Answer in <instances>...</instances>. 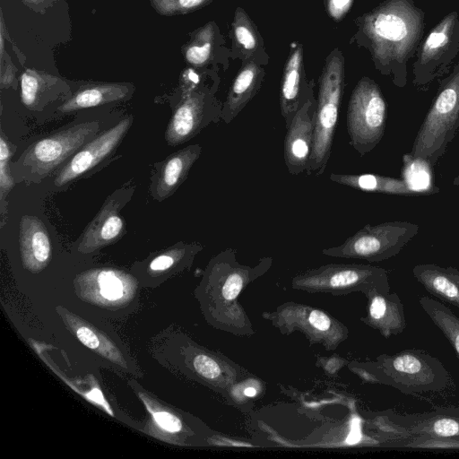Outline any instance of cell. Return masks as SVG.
<instances>
[{"label": "cell", "mask_w": 459, "mask_h": 459, "mask_svg": "<svg viewBox=\"0 0 459 459\" xmlns=\"http://www.w3.org/2000/svg\"><path fill=\"white\" fill-rule=\"evenodd\" d=\"M353 40L368 49L376 69L399 88L407 84L408 62L423 39L425 13L413 0H385L355 20Z\"/></svg>", "instance_id": "6da1fadb"}, {"label": "cell", "mask_w": 459, "mask_h": 459, "mask_svg": "<svg viewBox=\"0 0 459 459\" xmlns=\"http://www.w3.org/2000/svg\"><path fill=\"white\" fill-rule=\"evenodd\" d=\"M316 100L312 94L296 112L283 144V158L290 174L307 172L313 151Z\"/></svg>", "instance_id": "5bb4252c"}, {"label": "cell", "mask_w": 459, "mask_h": 459, "mask_svg": "<svg viewBox=\"0 0 459 459\" xmlns=\"http://www.w3.org/2000/svg\"><path fill=\"white\" fill-rule=\"evenodd\" d=\"M216 88L196 89L185 97L176 108L166 131L171 146L181 144L212 123L221 120L223 102L214 97Z\"/></svg>", "instance_id": "4fadbf2b"}, {"label": "cell", "mask_w": 459, "mask_h": 459, "mask_svg": "<svg viewBox=\"0 0 459 459\" xmlns=\"http://www.w3.org/2000/svg\"><path fill=\"white\" fill-rule=\"evenodd\" d=\"M99 129L98 122H84L40 139L31 144L19 161L32 178L51 173L68 156L77 151Z\"/></svg>", "instance_id": "8fae6325"}, {"label": "cell", "mask_w": 459, "mask_h": 459, "mask_svg": "<svg viewBox=\"0 0 459 459\" xmlns=\"http://www.w3.org/2000/svg\"><path fill=\"white\" fill-rule=\"evenodd\" d=\"M382 446L392 448L459 449V436H410L394 439H387Z\"/></svg>", "instance_id": "f546056e"}, {"label": "cell", "mask_w": 459, "mask_h": 459, "mask_svg": "<svg viewBox=\"0 0 459 459\" xmlns=\"http://www.w3.org/2000/svg\"><path fill=\"white\" fill-rule=\"evenodd\" d=\"M433 165L421 157L410 153L403 156L402 179L417 195H428L439 192L433 181Z\"/></svg>", "instance_id": "d4e9b609"}, {"label": "cell", "mask_w": 459, "mask_h": 459, "mask_svg": "<svg viewBox=\"0 0 459 459\" xmlns=\"http://www.w3.org/2000/svg\"><path fill=\"white\" fill-rule=\"evenodd\" d=\"M262 318L281 334L299 332L310 345H321L334 351L349 337L348 327L327 311L307 304L287 301L272 311H264Z\"/></svg>", "instance_id": "52a82bcc"}, {"label": "cell", "mask_w": 459, "mask_h": 459, "mask_svg": "<svg viewBox=\"0 0 459 459\" xmlns=\"http://www.w3.org/2000/svg\"><path fill=\"white\" fill-rule=\"evenodd\" d=\"M56 82V78L45 77L37 72L27 70L21 76L22 103L30 109H40L48 102L45 93Z\"/></svg>", "instance_id": "83f0119b"}, {"label": "cell", "mask_w": 459, "mask_h": 459, "mask_svg": "<svg viewBox=\"0 0 459 459\" xmlns=\"http://www.w3.org/2000/svg\"><path fill=\"white\" fill-rule=\"evenodd\" d=\"M157 424L169 432H178L182 429L180 420L175 415L162 411H152L149 410Z\"/></svg>", "instance_id": "836d02e7"}, {"label": "cell", "mask_w": 459, "mask_h": 459, "mask_svg": "<svg viewBox=\"0 0 459 459\" xmlns=\"http://www.w3.org/2000/svg\"><path fill=\"white\" fill-rule=\"evenodd\" d=\"M416 281L431 295L459 307V270L436 264H420L413 267Z\"/></svg>", "instance_id": "44dd1931"}, {"label": "cell", "mask_w": 459, "mask_h": 459, "mask_svg": "<svg viewBox=\"0 0 459 459\" xmlns=\"http://www.w3.org/2000/svg\"><path fill=\"white\" fill-rule=\"evenodd\" d=\"M215 30L212 22L202 27L184 49L186 62L194 66L208 64L213 52Z\"/></svg>", "instance_id": "f1b7e54d"}, {"label": "cell", "mask_w": 459, "mask_h": 459, "mask_svg": "<svg viewBox=\"0 0 459 459\" xmlns=\"http://www.w3.org/2000/svg\"><path fill=\"white\" fill-rule=\"evenodd\" d=\"M128 117L81 148L55 178V185L64 186L82 176L107 157L119 143L131 126Z\"/></svg>", "instance_id": "9a60e30c"}, {"label": "cell", "mask_w": 459, "mask_h": 459, "mask_svg": "<svg viewBox=\"0 0 459 459\" xmlns=\"http://www.w3.org/2000/svg\"><path fill=\"white\" fill-rule=\"evenodd\" d=\"M419 303L448 340L459 359V317L442 302L427 296L420 297Z\"/></svg>", "instance_id": "484cf974"}, {"label": "cell", "mask_w": 459, "mask_h": 459, "mask_svg": "<svg viewBox=\"0 0 459 459\" xmlns=\"http://www.w3.org/2000/svg\"><path fill=\"white\" fill-rule=\"evenodd\" d=\"M419 225L409 221L367 224L342 245L322 250L325 255L381 262L398 255L419 232Z\"/></svg>", "instance_id": "9c48e42d"}, {"label": "cell", "mask_w": 459, "mask_h": 459, "mask_svg": "<svg viewBox=\"0 0 459 459\" xmlns=\"http://www.w3.org/2000/svg\"><path fill=\"white\" fill-rule=\"evenodd\" d=\"M260 389L261 388H256L255 385H250L244 389V395L247 398H253L257 394Z\"/></svg>", "instance_id": "8d00e7d4"}, {"label": "cell", "mask_w": 459, "mask_h": 459, "mask_svg": "<svg viewBox=\"0 0 459 459\" xmlns=\"http://www.w3.org/2000/svg\"><path fill=\"white\" fill-rule=\"evenodd\" d=\"M233 39L236 47L245 57H251L264 48L263 39L256 26L241 8L235 11L232 22Z\"/></svg>", "instance_id": "4316f807"}, {"label": "cell", "mask_w": 459, "mask_h": 459, "mask_svg": "<svg viewBox=\"0 0 459 459\" xmlns=\"http://www.w3.org/2000/svg\"><path fill=\"white\" fill-rule=\"evenodd\" d=\"M459 128V61L439 80L432 105L414 139L411 154L433 166L445 153Z\"/></svg>", "instance_id": "277c9868"}, {"label": "cell", "mask_w": 459, "mask_h": 459, "mask_svg": "<svg viewBox=\"0 0 459 459\" xmlns=\"http://www.w3.org/2000/svg\"><path fill=\"white\" fill-rule=\"evenodd\" d=\"M100 294L109 299L116 300L123 295V283L120 277L113 271H101L97 276Z\"/></svg>", "instance_id": "d6a6232c"}, {"label": "cell", "mask_w": 459, "mask_h": 459, "mask_svg": "<svg viewBox=\"0 0 459 459\" xmlns=\"http://www.w3.org/2000/svg\"><path fill=\"white\" fill-rule=\"evenodd\" d=\"M20 250L23 264L30 271L41 270L51 255V242L39 217L24 215L20 223Z\"/></svg>", "instance_id": "d6986e66"}, {"label": "cell", "mask_w": 459, "mask_h": 459, "mask_svg": "<svg viewBox=\"0 0 459 459\" xmlns=\"http://www.w3.org/2000/svg\"><path fill=\"white\" fill-rule=\"evenodd\" d=\"M376 424L387 439L410 436H459V407L438 408L421 413H381Z\"/></svg>", "instance_id": "7c38bea8"}, {"label": "cell", "mask_w": 459, "mask_h": 459, "mask_svg": "<svg viewBox=\"0 0 459 459\" xmlns=\"http://www.w3.org/2000/svg\"><path fill=\"white\" fill-rule=\"evenodd\" d=\"M273 264L264 256L253 266L237 260L236 249L226 248L210 261L204 277L205 314L218 330L238 337H249L255 331L239 301L242 291L266 273Z\"/></svg>", "instance_id": "7a4b0ae2"}, {"label": "cell", "mask_w": 459, "mask_h": 459, "mask_svg": "<svg viewBox=\"0 0 459 459\" xmlns=\"http://www.w3.org/2000/svg\"><path fill=\"white\" fill-rule=\"evenodd\" d=\"M156 10L162 14H182L202 7L212 0H152Z\"/></svg>", "instance_id": "4dcf8cb0"}, {"label": "cell", "mask_w": 459, "mask_h": 459, "mask_svg": "<svg viewBox=\"0 0 459 459\" xmlns=\"http://www.w3.org/2000/svg\"><path fill=\"white\" fill-rule=\"evenodd\" d=\"M459 53V13L453 11L436 24L420 42L412 65V84L421 91L450 74Z\"/></svg>", "instance_id": "30bf717a"}, {"label": "cell", "mask_w": 459, "mask_h": 459, "mask_svg": "<svg viewBox=\"0 0 459 459\" xmlns=\"http://www.w3.org/2000/svg\"><path fill=\"white\" fill-rule=\"evenodd\" d=\"M313 82H306L303 47L297 43L286 61L281 84L280 107L286 128L296 112L313 94Z\"/></svg>", "instance_id": "2e32d148"}, {"label": "cell", "mask_w": 459, "mask_h": 459, "mask_svg": "<svg viewBox=\"0 0 459 459\" xmlns=\"http://www.w3.org/2000/svg\"><path fill=\"white\" fill-rule=\"evenodd\" d=\"M77 338L86 347L96 350L100 346V340L98 336L86 326H80L76 329Z\"/></svg>", "instance_id": "d590c367"}, {"label": "cell", "mask_w": 459, "mask_h": 459, "mask_svg": "<svg viewBox=\"0 0 459 459\" xmlns=\"http://www.w3.org/2000/svg\"><path fill=\"white\" fill-rule=\"evenodd\" d=\"M11 155V148L2 135L0 138V197L2 202L14 186L9 168Z\"/></svg>", "instance_id": "1f68e13d"}, {"label": "cell", "mask_w": 459, "mask_h": 459, "mask_svg": "<svg viewBox=\"0 0 459 459\" xmlns=\"http://www.w3.org/2000/svg\"><path fill=\"white\" fill-rule=\"evenodd\" d=\"M387 104L379 85L364 76L354 87L347 109L350 144L363 156L382 140L386 125Z\"/></svg>", "instance_id": "ba28073f"}, {"label": "cell", "mask_w": 459, "mask_h": 459, "mask_svg": "<svg viewBox=\"0 0 459 459\" xmlns=\"http://www.w3.org/2000/svg\"><path fill=\"white\" fill-rule=\"evenodd\" d=\"M27 1H30V2H36V1H38V0H27Z\"/></svg>", "instance_id": "f35d334b"}, {"label": "cell", "mask_w": 459, "mask_h": 459, "mask_svg": "<svg viewBox=\"0 0 459 459\" xmlns=\"http://www.w3.org/2000/svg\"><path fill=\"white\" fill-rule=\"evenodd\" d=\"M352 370L370 383L392 386L404 394L443 392L453 385L444 364L426 351L407 349L353 363Z\"/></svg>", "instance_id": "3957f363"}, {"label": "cell", "mask_w": 459, "mask_h": 459, "mask_svg": "<svg viewBox=\"0 0 459 459\" xmlns=\"http://www.w3.org/2000/svg\"><path fill=\"white\" fill-rule=\"evenodd\" d=\"M201 152L200 144H193L178 151L165 160L155 190L160 200L169 197L183 183Z\"/></svg>", "instance_id": "7402d4cb"}, {"label": "cell", "mask_w": 459, "mask_h": 459, "mask_svg": "<svg viewBox=\"0 0 459 459\" xmlns=\"http://www.w3.org/2000/svg\"><path fill=\"white\" fill-rule=\"evenodd\" d=\"M367 313L359 320L385 338L402 333L406 327L403 304L397 293L373 290L366 295Z\"/></svg>", "instance_id": "e0dca14e"}, {"label": "cell", "mask_w": 459, "mask_h": 459, "mask_svg": "<svg viewBox=\"0 0 459 459\" xmlns=\"http://www.w3.org/2000/svg\"><path fill=\"white\" fill-rule=\"evenodd\" d=\"M290 287L307 293L344 296L373 290L390 291L388 272L378 266L362 264H327L294 275Z\"/></svg>", "instance_id": "5b68a950"}, {"label": "cell", "mask_w": 459, "mask_h": 459, "mask_svg": "<svg viewBox=\"0 0 459 459\" xmlns=\"http://www.w3.org/2000/svg\"><path fill=\"white\" fill-rule=\"evenodd\" d=\"M344 90V59L335 48L326 57L319 78L316 100L313 151L310 159V175H322L328 163Z\"/></svg>", "instance_id": "8992f818"}, {"label": "cell", "mask_w": 459, "mask_h": 459, "mask_svg": "<svg viewBox=\"0 0 459 459\" xmlns=\"http://www.w3.org/2000/svg\"><path fill=\"white\" fill-rule=\"evenodd\" d=\"M4 52V33H3V19H2V25H1V55H3Z\"/></svg>", "instance_id": "74e56055"}, {"label": "cell", "mask_w": 459, "mask_h": 459, "mask_svg": "<svg viewBox=\"0 0 459 459\" xmlns=\"http://www.w3.org/2000/svg\"><path fill=\"white\" fill-rule=\"evenodd\" d=\"M119 204L110 196L83 232L79 250L88 253L115 240L121 234L124 221L119 215Z\"/></svg>", "instance_id": "ffe728a7"}, {"label": "cell", "mask_w": 459, "mask_h": 459, "mask_svg": "<svg viewBox=\"0 0 459 459\" xmlns=\"http://www.w3.org/2000/svg\"><path fill=\"white\" fill-rule=\"evenodd\" d=\"M353 0H325V10L334 21L342 20L350 11Z\"/></svg>", "instance_id": "e575fe53"}, {"label": "cell", "mask_w": 459, "mask_h": 459, "mask_svg": "<svg viewBox=\"0 0 459 459\" xmlns=\"http://www.w3.org/2000/svg\"><path fill=\"white\" fill-rule=\"evenodd\" d=\"M329 178L340 185L364 192L395 195H417L402 178L381 176L372 173L337 174L331 173Z\"/></svg>", "instance_id": "603a6c76"}, {"label": "cell", "mask_w": 459, "mask_h": 459, "mask_svg": "<svg viewBox=\"0 0 459 459\" xmlns=\"http://www.w3.org/2000/svg\"><path fill=\"white\" fill-rule=\"evenodd\" d=\"M128 87L121 84H99L77 91L59 110L71 112L120 100L127 96Z\"/></svg>", "instance_id": "cb8c5ba5"}, {"label": "cell", "mask_w": 459, "mask_h": 459, "mask_svg": "<svg viewBox=\"0 0 459 459\" xmlns=\"http://www.w3.org/2000/svg\"><path fill=\"white\" fill-rule=\"evenodd\" d=\"M264 76V70L257 62L249 60L243 64L223 102L221 120L225 124H230L255 97Z\"/></svg>", "instance_id": "ac0fdd59"}]
</instances>
